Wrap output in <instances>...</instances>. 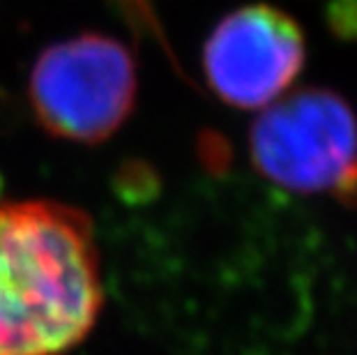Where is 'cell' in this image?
<instances>
[{"instance_id": "52a82bcc", "label": "cell", "mask_w": 357, "mask_h": 355, "mask_svg": "<svg viewBox=\"0 0 357 355\" xmlns=\"http://www.w3.org/2000/svg\"><path fill=\"white\" fill-rule=\"evenodd\" d=\"M199 148L201 160L210 171H224L231 164V146L219 132H203Z\"/></svg>"}, {"instance_id": "6da1fadb", "label": "cell", "mask_w": 357, "mask_h": 355, "mask_svg": "<svg viewBox=\"0 0 357 355\" xmlns=\"http://www.w3.org/2000/svg\"><path fill=\"white\" fill-rule=\"evenodd\" d=\"M104 291L95 233L58 201L0 206V355H65L93 330Z\"/></svg>"}, {"instance_id": "ba28073f", "label": "cell", "mask_w": 357, "mask_h": 355, "mask_svg": "<svg viewBox=\"0 0 357 355\" xmlns=\"http://www.w3.org/2000/svg\"><path fill=\"white\" fill-rule=\"evenodd\" d=\"M0 190H3V178H0Z\"/></svg>"}, {"instance_id": "3957f363", "label": "cell", "mask_w": 357, "mask_h": 355, "mask_svg": "<svg viewBox=\"0 0 357 355\" xmlns=\"http://www.w3.org/2000/svg\"><path fill=\"white\" fill-rule=\"evenodd\" d=\"M28 95L40 125L53 137L102 143L134 109V58L113 37H70L51 44L35 60Z\"/></svg>"}, {"instance_id": "277c9868", "label": "cell", "mask_w": 357, "mask_h": 355, "mask_svg": "<svg viewBox=\"0 0 357 355\" xmlns=\"http://www.w3.org/2000/svg\"><path fill=\"white\" fill-rule=\"evenodd\" d=\"M305 58V35L295 19L272 5H245L212 28L203 74L219 100L252 111L281 100Z\"/></svg>"}, {"instance_id": "5b68a950", "label": "cell", "mask_w": 357, "mask_h": 355, "mask_svg": "<svg viewBox=\"0 0 357 355\" xmlns=\"http://www.w3.org/2000/svg\"><path fill=\"white\" fill-rule=\"evenodd\" d=\"M157 173L153 166H148L146 162L132 160L125 162L123 169L118 171V192L125 199H146V196L157 192Z\"/></svg>"}, {"instance_id": "7a4b0ae2", "label": "cell", "mask_w": 357, "mask_h": 355, "mask_svg": "<svg viewBox=\"0 0 357 355\" xmlns=\"http://www.w3.org/2000/svg\"><path fill=\"white\" fill-rule=\"evenodd\" d=\"M256 171L288 192L357 190V120L337 93L305 88L265 107L249 134Z\"/></svg>"}, {"instance_id": "8992f818", "label": "cell", "mask_w": 357, "mask_h": 355, "mask_svg": "<svg viewBox=\"0 0 357 355\" xmlns=\"http://www.w3.org/2000/svg\"><path fill=\"white\" fill-rule=\"evenodd\" d=\"M325 19L339 40L357 42V0H330Z\"/></svg>"}]
</instances>
